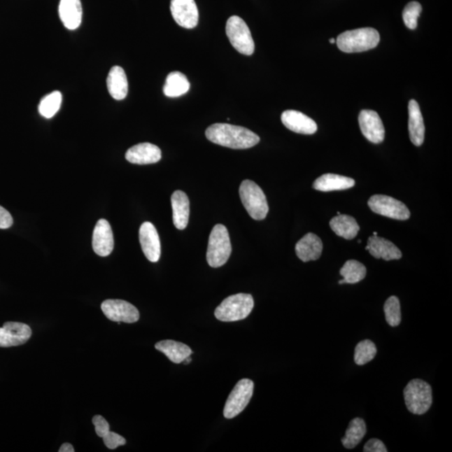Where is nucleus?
<instances>
[{
    "label": "nucleus",
    "mask_w": 452,
    "mask_h": 452,
    "mask_svg": "<svg viewBox=\"0 0 452 452\" xmlns=\"http://www.w3.org/2000/svg\"><path fill=\"white\" fill-rule=\"evenodd\" d=\"M331 44H334L336 42V40L334 38H332V39L330 40Z\"/></svg>",
    "instance_id": "obj_39"
},
{
    "label": "nucleus",
    "mask_w": 452,
    "mask_h": 452,
    "mask_svg": "<svg viewBox=\"0 0 452 452\" xmlns=\"http://www.w3.org/2000/svg\"><path fill=\"white\" fill-rule=\"evenodd\" d=\"M370 210L375 214L389 217L397 220H407L411 217V212L402 202L390 196L376 195L372 196L368 202Z\"/></svg>",
    "instance_id": "obj_9"
},
{
    "label": "nucleus",
    "mask_w": 452,
    "mask_h": 452,
    "mask_svg": "<svg viewBox=\"0 0 452 452\" xmlns=\"http://www.w3.org/2000/svg\"><path fill=\"white\" fill-rule=\"evenodd\" d=\"M104 444L109 449H116L118 447L125 446L126 440L125 438L117 433L109 432L105 435L104 437Z\"/></svg>",
    "instance_id": "obj_34"
},
{
    "label": "nucleus",
    "mask_w": 452,
    "mask_h": 452,
    "mask_svg": "<svg viewBox=\"0 0 452 452\" xmlns=\"http://www.w3.org/2000/svg\"><path fill=\"white\" fill-rule=\"evenodd\" d=\"M101 308L111 321L134 323L138 322L140 318L138 309L129 302L108 299L102 302Z\"/></svg>",
    "instance_id": "obj_10"
},
{
    "label": "nucleus",
    "mask_w": 452,
    "mask_h": 452,
    "mask_svg": "<svg viewBox=\"0 0 452 452\" xmlns=\"http://www.w3.org/2000/svg\"><path fill=\"white\" fill-rule=\"evenodd\" d=\"M139 241L143 253L148 261L159 262L161 257V244L159 233L150 223H144L139 229Z\"/></svg>",
    "instance_id": "obj_14"
},
{
    "label": "nucleus",
    "mask_w": 452,
    "mask_h": 452,
    "mask_svg": "<svg viewBox=\"0 0 452 452\" xmlns=\"http://www.w3.org/2000/svg\"><path fill=\"white\" fill-rule=\"evenodd\" d=\"M31 328L27 324L7 322L0 327V347H14L24 344L31 339Z\"/></svg>",
    "instance_id": "obj_12"
},
{
    "label": "nucleus",
    "mask_w": 452,
    "mask_h": 452,
    "mask_svg": "<svg viewBox=\"0 0 452 452\" xmlns=\"http://www.w3.org/2000/svg\"><path fill=\"white\" fill-rule=\"evenodd\" d=\"M62 102V93L55 91L43 97L39 105V113L42 117L51 118L58 113Z\"/></svg>",
    "instance_id": "obj_30"
},
{
    "label": "nucleus",
    "mask_w": 452,
    "mask_h": 452,
    "mask_svg": "<svg viewBox=\"0 0 452 452\" xmlns=\"http://www.w3.org/2000/svg\"><path fill=\"white\" fill-rule=\"evenodd\" d=\"M377 348L370 340H362L357 344L355 351V362L358 365H365L376 356Z\"/></svg>",
    "instance_id": "obj_31"
},
{
    "label": "nucleus",
    "mask_w": 452,
    "mask_h": 452,
    "mask_svg": "<svg viewBox=\"0 0 452 452\" xmlns=\"http://www.w3.org/2000/svg\"><path fill=\"white\" fill-rule=\"evenodd\" d=\"M254 392V383L248 379H243L236 383L226 400L224 416L233 419L241 414L250 402Z\"/></svg>",
    "instance_id": "obj_8"
},
{
    "label": "nucleus",
    "mask_w": 452,
    "mask_h": 452,
    "mask_svg": "<svg viewBox=\"0 0 452 452\" xmlns=\"http://www.w3.org/2000/svg\"><path fill=\"white\" fill-rule=\"evenodd\" d=\"M366 267L355 260H349L341 268L340 275L344 277L339 281V284H355L365 279L366 276Z\"/></svg>",
    "instance_id": "obj_29"
},
{
    "label": "nucleus",
    "mask_w": 452,
    "mask_h": 452,
    "mask_svg": "<svg viewBox=\"0 0 452 452\" xmlns=\"http://www.w3.org/2000/svg\"><path fill=\"white\" fill-rule=\"evenodd\" d=\"M323 242L317 234L308 233L297 243V257L304 262L317 261L323 253Z\"/></svg>",
    "instance_id": "obj_19"
},
{
    "label": "nucleus",
    "mask_w": 452,
    "mask_h": 452,
    "mask_svg": "<svg viewBox=\"0 0 452 452\" xmlns=\"http://www.w3.org/2000/svg\"><path fill=\"white\" fill-rule=\"evenodd\" d=\"M422 7L420 3L413 1L409 3L403 11V20L407 27L415 29L417 27L418 18L421 15Z\"/></svg>",
    "instance_id": "obj_33"
},
{
    "label": "nucleus",
    "mask_w": 452,
    "mask_h": 452,
    "mask_svg": "<svg viewBox=\"0 0 452 452\" xmlns=\"http://www.w3.org/2000/svg\"><path fill=\"white\" fill-rule=\"evenodd\" d=\"M281 118L284 126L294 133L310 135L316 133L318 130L317 123L298 111H285Z\"/></svg>",
    "instance_id": "obj_16"
},
{
    "label": "nucleus",
    "mask_w": 452,
    "mask_h": 452,
    "mask_svg": "<svg viewBox=\"0 0 452 452\" xmlns=\"http://www.w3.org/2000/svg\"><path fill=\"white\" fill-rule=\"evenodd\" d=\"M59 15L65 27L71 31L78 29L83 20V7L80 0H61Z\"/></svg>",
    "instance_id": "obj_21"
},
{
    "label": "nucleus",
    "mask_w": 452,
    "mask_h": 452,
    "mask_svg": "<svg viewBox=\"0 0 452 452\" xmlns=\"http://www.w3.org/2000/svg\"><path fill=\"white\" fill-rule=\"evenodd\" d=\"M409 139L416 146H421L425 139V125L419 104L416 100L409 102Z\"/></svg>",
    "instance_id": "obj_20"
},
{
    "label": "nucleus",
    "mask_w": 452,
    "mask_h": 452,
    "mask_svg": "<svg viewBox=\"0 0 452 452\" xmlns=\"http://www.w3.org/2000/svg\"><path fill=\"white\" fill-rule=\"evenodd\" d=\"M206 136L212 143L233 149L253 148L260 142L259 136L253 131L228 123H216L209 127Z\"/></svg>",
    "instance_id": "obj_1"
},
{
    "label": "nucleus",
    "mask_w": 452,
    "mask_h": 452,
    "mask_svg": "<svg viewBox=\"0 0 452 452\" xmlns=\"http://www.w3.org/2000/svg\"><path fill=\"white\" fill-rule=\"evenodd\" d=\"M92 423L95 425L96 433L99 437H104L110 430L108 422L104 419V417L101 416H94Z\"/></svg>",
    "instance_id": "obj_35"
},
{
    "label": "nucleus",
    "mask_w": 452,
    "mask_h": 452,
    "mask_svg": "<svg viewBox=\"0 0 452 452\" xmlns=\"http://www.w3.org/2000/svg\"><path fill=\"white\" fill-rule=\"evenodd\" d=\"M379 34L373 28H361L345 31L337 38L340 50L346 53L364 52L375 48L379 43Z\"/></svg>",
    "instance_id": "obj_2"
},
{
    "label": "nucleus",
    "mask_w": 452,
    "mask_h": 452,
    "mask_svg": "<svg viewBox=\"0 0 452 452\" xmlns=\"http://www.w3.org/2000/svg\"><path fill=\"white\" fill-rule=\"evenodd\" d=\"M126 160L134 164H152L160 161V148L155 144L143 143L135 145L126 153Z\"/></svg>",
    "instance_id": "obj_17"
},
{
    "label": "nucleus",
    "mask_w": 452,
    "mask_h": 452,
    "mask_svg": "<svg viewBox=\"0 0 452 452\" xmlns=\"http://www.w3.org/2000/svg\"><path fill=\"white\" fill-rule=\"evenodd\" d=\"M404 398L409 412L414 415H424L432 404V387L421 379H413L404 388Z\"/></svg>",
    "instance_id": "obj_5"
},
{
    "label": "nucleus",
    "mask_w": 452,
    "mask_h": 452,
    "mask_svg": "<svg viewBox=\"0 0 452 452\" xmlns=\"http://www.w3.org/2000/svg\"><path fill=\"white\" fill-rule=\"evenodd\" d=\"M190 83L186 76L180 71H173L167 76L164 87V93L168 97H178L189 92Z\"/></svg>",
    "instance_id": "obj_27"
},
{
    "label": "nucleus",
    "mask_w": 452,
    "mask_h": 452,
    "mask_svg": "<svg viewBox=\"0 0 452 452\" xmlns=\"http://www.w3.org/2000/svg\"><path fill=\"white\" fill-rule=\"evenodd\" d=\"M240 197L248 214L255 220L266 218L269 206L263 190L253 181L246 180L240 186Z\"/></svg>",
    "instance_id": "obj_6"
},
{
    "label": "nucleus",
    "mask_w": 452,
    "mask_h": 452,
    "mask_svg": "<svg viewBox=\"0 0 452 452\" xmlns=\"http://www.w3.org/2000/svg\"><path fill=\"white\" fill-rule=\"evenodd\" d=\"M59 452H74L73 446L71 445L70 443H64L61 446V449L59 450Z\"/></svg>",
    "instance_id": "obj_38"
},
{
    "label": "nucleus",
    "mask_w": 452,
    "mask_h": 452,
    "mask_svg": "<svg viewBox=\"0 0 452 452\" xmlns=\"http://www.w3.org/2000/svg\"><path fill=\"white\" fill-rule=\"evenodd\" d=\"M362 134L373 143H381L385 139L386 130L381 118L372 110H362L359 116Z\"/></svg>",
    "instance_id": "obj_13"
},
{
    "label": "nucleus",
    "mask_w": 452,
    "mask_h": 452,
    "mask_svg": "<svg viewBox=\"0 0 452 452\" xmlns=\"http://www.w3.org/2000/svg\"><path fill=\"white\" fill-rule=\"evenodd\" d=\"M386 319L391 327H397L402 322V310H400V300L397 297L392 296L386 302L383 306Z\"/></svg>",
    "instance_id": "obj_32"
},
{
    "label": "nucleus",
    "mask_w": 452,
    "mask_h": 452,
    "mask_svg": "<svg viewBox=\"0 0 452 452\" xmlns=\"http://www.w3.org/2000/svg\"><path fill=\"white\" fill-rule=\"evenodd\" d=\"M365 452H387L388 450L383 443L379 439H371L364 447Z\"/></svg>",
    "instance_id": "obj_36"
},
{
    "label": "nucleus",
    "mask_w": 452,
    "mask_h": 452,
    "mask_svg": "<svg viewBox=\"0 0 452 452\" xmlns=\"http://www.w3.org/2000/svg\"><path fill=\"white\" fill-rule=\"evenodd\" d=\"M173 221L178 229H185L190 220V199L185 192L176 190L171 196Z\"/></svg>",
    "instance_id": "obj_22"
},
{
    "label": "nucleus",
    "mask_w": 452,
    "mask_h": 452,
    "mask_svg": "<svg viewBox=\"0 0 452 452\" xmlns=\"http://www.w3.org/2000/svg\"><path fill=\"white\" fill-rule=\"evenodd\" d=\"M367 432L366 424L361 418H355L348 426L342 443L345 449H353L360 444Z\"/></svg>",
    "instance_id": "obj_28"
},
{
    "label": "nucleus",
    "mask_w": 452,
    "mask_h": 452,
    "mask_svg": "<svg viewBox=\"0 0 452 452\" xmlns=\"http://www.w3.org/2000/svg\"><path fill=\"white\" fill-rule=\"evenodd\" d=\"M374 236H378L377 232H374Z\"/></svg>",
    "instance_id": "obj_40"
},
{
    "label": "nucleus",
    "mask_w": 452,
    "mask_h": 452,
    "mask_svg": "<svg viewBox=\"0 0 452 452\" xmlns=\"http://www.w3.org/2000/svg\"><path fill=\"white\" fill-rule=\"evenodd\" d=\"M108 92L115 100L125 99L129 92V83L125 70L120 66H113L106 79Z\"/></svg>",
    "instance_id": "obj_23"
},
{
    "label": "nucleus",
    "mask_w": 452,
    "mask_h": 452,
    "mask_svg": "<svg viewBox=\"0 0 452 452\" xmlns=\"http://www.w3.org/2000/svg\"><path fill=\"white\" fill-rule=\"evenodd\" d=\"M13 225V218L10 213L6 209L0 206V229H8Z\"/></svg>",
    "instance_id": "obj_37"
},
{
    "label": "nucleus",
    "mask_w": 452,
    "mask_h": 452,
    "mask_svg": "<svg viewBox=\"0 0 452 452\" xmlns=\"http://www.w3.org/2000/svg\"><path fill=\"white\" fill-rule=\"evenodd\" d=\"M376 259L393 261L402 257V253L393 243L378 236L369 238L368 246L365 248Z\"/></svg>",
    "instance_id": "obj_18"
},
{
    "label": "nucleus",
    "mask_w": 452,
    "mask_h": 452,
    "mask_svg": "<svg viewBox=\"0 0 452 452\" xmlns=\"http://www.w3.org/2000/svg\"><path fill=\"white\" fill-rule=\"evenodd\" d=\"M254 308V299L250 294L238 293L229 296L217 306L215 316L221 322L240 321L249 316Z\"/></svg>",
    "instance_id": "obj_3"
},
{
    "label": "nucleus",
    "mask_w": 452,
    "mask_h": 452,
    "mask_svg": "<svg viewBox=\"0 0 452 452\" xmlns=\"http://www.w3.org/2000/svg\"><path fill=\"white\" fill-rule=\"evenodd\" d=\"M92 247L100 257H108L114 248V238L112 227L108 220H98L93 230Z\"/></svg>",
    "instance_id": "obj_15"
},
{
    "label": "nucleus",
    "mask_w": 452,
    "mask_h": 452,
    "mask_svg": "<svg viewBox=\"0 0 452 452\" xmlns=\"http://www.w3.org/2000/svg\"><path fill=\"white\" fill-rule=\"evenodd\" d=\"M226 35L230 44L239 53L251 55L255 51V43L248 25L241 17H230L226 23Z\"/></svg>",
    "instance_id": "obj_7"
},
{
    "label": "nucleus",
    "mask_w": 452,
    "mask_h": 452,
    "mask_svg": "<svg viewBox=\"0 0 452 452\" xmlns=\"http://www.w3.org/2000/svg\"><path fill=\"white\" fill-rule=\"evenodd\" d=\"M355 181L351 178L327 174L317 178L313 183L315 190L322 192L344 190L355 186Z\"/></svg>",
    "instance_id": "obj_24"
},
{
    "label": "nucleus",
    "mask_w": 452,
    "mask_h": 452,
    "mask_svg": "<svg viewBox=\"0 0 452 452\" xmlns=\"http://www.w3.org/2000/svg\"><path fill=\"white\" fill-rule=\"evenodd\" d=\"M170 10L180 27L194 29L199 22V10L195 0H171Z\"/></svg>",
    "instance_id": "obj_11"
},
{
    "label": "nucleus",
    "mask_w": 452,
    "mask_h": 452,
    "mask_svg": "<svg viewBox=\"0 0 452 452\" xmlns=\"http://www.w3.org/2000/svg\"><path fill=\"white\" fill-rule=\"evenodd\" d=\"M155 348L174 364H181L192 355V349L185 344L174 340H163L155 344Z\"/></svg>",
    "instance_id": "obj_25"
},
{
    "label": "nucleus",
    "mask_w": 452,
    "mask_h": 452,
    "mask_svg": "<svg viewBox=\"0 0 452 452\" xmlns=\"http://www.w3.org/2000/svg\"><path fill=\"white\" fill-rule=\"evenodd\" d=\"M228 229L223 225H216L209 238L206 259L209 265L218 268L225 265L232 254Z\"/></svg>",
    "instance_id": "obj_4"
},
{
    "label": "nucleus",
    "mask_w": 452,
    "mask_h": 452,
    "mask_svg": "<svg viewBox=\"0 0 452 452\" xmlns=\"http://www.w3.org/2000/svg\"><path fill=\"white\" fill-rule=\"evenodd\" d=\"M330 227L337 236L353 240L360 232V225L353 217L347 215H339L330 221Z\"/></svg>",
    "instance_id": "obj_26"
}]
</instances>
